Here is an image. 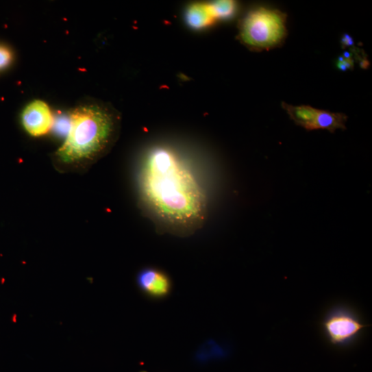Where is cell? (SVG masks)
<instances>
[{"mask_svg": "<svg viewBox=\"0 0 372 372\" xmlns=\"http://www.w3.org/2000/svg\"><path fill=\"white\" fill-rule=\"evenodd\" d=\"M139 184L142 203L161 230L188 236L202 227L207 212L205 193L171 150L156 148L146 156Z\"/></svg>", "mask_w": 372, "mask_h": 372, "instance_id": "obj_1", "label": "cell"}, {"mask_svg": "<svg viewBox=\"0 0 372 372\" xmlns=\"http://www.w3.org/2000/svg\"><path fill=\"white\" fill-rule=\"evenodd\" d=\"M69 116V134L54 153L53 162L62 171H79L110 151L119 138L121 119L112 106L96 99L81 102Z\"/></svg>", "mask_w": 372, "mask_h": 372, "instance_id": "obj_2", "label": "cell"}, {"mask_svg": "<svg viewBox=\"0 0 372 372\" xmlns=\"http://www.w3.org/2000/svg\"><path fill=\"white\" fill-rule=\"evenodd\" d=\"M71 120L69 113L55 117L52 130H53L58 136L66 138L69 134Z\"/></svg>", "mask_w": 372, "mask_h": 372, "instance_id": "obj_11", "label": "cell"}, {"mask_svg": "<svg viewBox=\"0 0 372 372\" xmlns=\"http://www.w3.org/2000/svg\"><path fill=\"white\" fill-rule=\"evenodd\" d=\"M55 116L49 105L42 100L29 103L22 114V122L27 132L34 137L49 133L53 126Z\"/></svg>", "mask_w": 372, "mask_h": 372, "instance_id": "obj_5", "label": "cell"}, {"mask_svg": "<svg viewBox=\"0 0 372 372\" xmlns=\"http://www.w3.org/2000/svg\"><path fill=\"white\" fill-rule=\"evenodd\" d=\"M12 58V53L8 48L0 46V70L7 68L10 64Z\"/></svg>", "mask_w": 372, "mask_h": 372, "instance_id": "obj_12", "label": "cell"}, {"mask_svg": "<svg viewBox=\"0 0 372 372\" xmlns=\"http://www.w3.org/2000/svg\"><path fill=\"white\" fill-rule=\"evenodd\" d=\"M210 4L216 21L231 18L237 10V4L232 0H218Z\"/></svg>", "mask_w": 372, "mask_h": 372, "instance_id": "obj_10", "label": "cell"}, {"mask_svg": "<svg viewBox=\"0 0 372 372\" xmlns=\"http://www.w3.org/2000/svg\"><path fill=\"white\" fill-rule=\"evenodd\" d=\"M366 327L351 310L343 306L333 308L323 321L325 336L335 346L351 343Z\"/></svg>", "mask_w": 372, "mask_h": 372, "instance_id": "obj_4", "label": "cell"}, {"mask_svg": "<svg viewBox=\"0 0 372 372\" xmlns=\"http://www.w3.org/2000/svg\"><path fill=\"white\" fill-rule=\"evenodd\" d=\"M187 25L194 30L205 29L216 21L212 13L210 4L196 3L190 5L185 13Z\"/></svg>", "mask_w": 372, "mask_h": 372, "instance_id": "obj_7", "label": "cell"}, {"mask_svg": "<svg viewBox=\"0 0 372 372\" xmlns=\"http://www.w3.org/2000/svg\"><path fill=\"white\" fill-rule=\"evenodd\" d=\"M347 116L342 113L318 110L314 124V130H326L331 133L345 129Z\"/></svg>", "mask_w": 372, "mask_h": 372, "instance_id": "obj_9", "label": "cell"}, {"mask_svg": "<svg viewBox=\"0 0 372 372\" xmlns=\"http://www.w3.org/2000/svg\"><path fill=\"white\" fill-rule=\"evenodd\" d=\"M238 38L247 48L269 51L280 46L287 36L286 16L279 10L258 8L247 13L238 26Z\"/></svg>", "mask_w": 372, "mask_h": 372, "instance_id": "obj_3", "label": "cell"}, {"mask_svg": "<svg viewBox=\"0 0 372 372\" xmlns=\"http://www.w3.org/2000/svg\"><path fill=\"white\" fill-rule=\"evenodd\" d=\"M282 106L297 125L308 131H313L318 109L310 106H295L285 103H282Z\"/></svg>", "mask_w": 372, "mask_h": 372, "instance_id": "obj_8", "label": "cell"}, {"mask_svg": "<svg viewBox=\"0 0 372 372\" xmlns=\"http://www.w3.org/2000/svg\"><path fill=\"white\" fill-rule=\"evenodd\" d=\"M137 282L141 291L154 299L167 297L172 290L170 277L163 271L154 268L142 270L138 274Z\"/></svg>", "mask_w": 372, "mask_h": 372, "instance_id": "obj_6", "label": "cell"}, {"mask_svg": "<svg viewBox=\"0 0 372 372\" xmlns=\"http://www.w3.org/2000/svg\"><path fill=\"white\" fill-rule=\"evenodd\" d=\"M353 62L351 58H340L338 62V67L341 70L351 69Z\"/></svg>", "mask_w": 372, "mask_h": 372, "instance_id": "obj_13", "label": "cell"}]
</instances>
